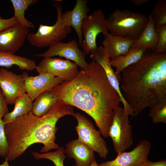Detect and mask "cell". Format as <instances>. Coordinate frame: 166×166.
Listing matches in <instances>:
<instances>
[{"label": "cell", "mask_w": 166, "mask_h": 166, "mask_svg": "<svg viewBox=\"0 0 166 166\" xmlns=\"http://www.w3.org/2000/svg\"><path fill=\"white\" fill-rule=\"evenodd\" d=\"M52 90L58 102L85 112L93 119L101 135L109 136L115 111L121 101L98 63L92 60L87 69L80 70L72 80L63 81Z\"/></svg>", "instance_id": "obj_1"}, {"label": "cell", "mask_w": 166, "mask_h": 166, "mask_svg": "<svg viewBox=\"0 0 166 166\" xmlns=\"http://www.w3.org/2000/svg\"><path fill=\"white\" fill-rule=\"evenodd\" d=\"M121 73L120 90L134 116L149 108L150 117L166 104V52L147 49Z\"/></svg>", "instance_id": "obj_2"}, {"label": "cell", "mask_w": 166, "mask_h": 166, "mask_svg": "<svg viewBox=\"0 0 166 166\" xmlns=\"http://www.w3.org/2000/svg\"><path fill=\"white\" fill-rule=\"evenodd\" d=\"M74 113L72 106L58 102L42 117H36L30 111L5 123L4 130L8 145L5 160H14L35 143L44 145L41 152L57 149L59 145L55 141L58 129L56 123L61 117L67 115L73 116Z\"/></svg>", "instance_id": "obj_3"}, {"label": "cell", "mask_w": 166, "mask_h": 166, "mask_svg": "<svg viewBox=\"0 0 166 166\" xmlns=\"http://www.w3.org/2000/svg\"><path fill=\"white\" fill-rule=\"evenodd\" d=\"M148 17L127 9H116L106 19L108 31L113 35L136 40L145 27Z\"/></svg>", "instance_id": "obj_4"}, {"label": "cell", "mask_w": 166, "mask_h": 166, "mask_svg": "<svg viewBox=\"0 0 166 166\" xmlns=\"http://www.w3.org/2000/svg\"><path fill=\"white\" fill-rule=\"evenodd\" d=\"M57 14L56 22L52 26L40 24L36 32L29 34L27 39L33 46L45 47L61 42L71 32L70 27L66 26L62 18V8L57 3H53Z\"/></svg>", "instance_id": "obj_5"}, {"label": "cell", "mask_w": 166, "mask_h": 166, "mask_svg": "<svg viewBox=\"0 0 166 166\" xmlns=\"http://www.w3.org/2000/svg\"><path fill=\"white\" fill-rule=\"evenodd\" d=\"M129 114L124 108L118 107L115 110L109 128L108 135L112 139L115 152H124L133 144L132 126L129 124Z\"/></svg>", "instance_id": "obj_6"}, {"label": "cell", "mask_w": 166, "mask_h": 166, "mask_svg": "<svg viewBox=\"0 0 166 166\" xmlns=\"http://www.w3.org/2000/svg\"><path fill=\"white\" fill-rule=\"evenodd\" d=\"M81 29L83 36L81 45L85 54H91L98 48L96 38L98 35L102 33L104 36L108 32L106 19L103 10L99 9L84 20Z\"/></svg>", "instance_id": "obj_7"}, {"label": "cell", "mask_w": 166, "mask_h": 166, "mask_svg": "<svg viewBox=\"0 0 166 166\" xmlns=\"http://www.w3.org/2000/svg\"><path fill=\"white\" fill-rule=\"evenodd\" d=\"M73 116L77 119V124L75 129L78 140L88 145L100 158H106L109 153L106 142L101 136L99 130H97L93 123L84 115L78 113Z\"/></svg>", "instance_id": "obj_8"}, {"label": "cell", "mask_w": 166, "mask_h": 166, "mask_svg": "<svg viewBox=\"0 0 166 166\" xmlns=\"http://www.w3.org/2000/svg\"><path fill=\"white\" fill-rule=\"evenodd\" d=\"M35 56L43 58L56 56L63 57L73 61L81 70L87 69L89 65L86 61V54L79 48L77 41L74 39L67 42L61 41L52 45L45 52Z\"/></svg>", "instance_id": "obj_9"}, {"label": "cell", "mask_w": 166, "mask_h": 166, "mask_svg": "<svg viewBox=\"0 0 166 166\" xmlns=\"http://www.w3.org/2000/svg\"><path fill=\"white\" fill-rule=\"evenodd\" d=\"M35 69L39 74L49 73L69 81L73 79L79 72L78 66L71 61L58 58H43Z\"/></svg>", "instance_id": "obj_10"}, {"label": "cell", "mask_w": 166, "mask_h": 166, "mask_svg": "<svg viewBox=\"0 0 166 166\" xmlns=\"http://www.w3.org/2000/svg\"><path fill=\"white\" fill-rule=\"evenodd\" d=\"M151 147L149 141L142 140L131 151L117 154L114 159L101 163L98 166H142L148 159Z\"/></svg>", "instance_id": "obj_11"}, {"label": "cell", "mask_w": 166, "mask_h": 166, "mask_svg": "<svg viewBox=\"0 0 166 166\" xmlns=\"http://www.w3.org/2000/svg\"><path fill=\"white\" fill-rule=\"evenodd\" d=\"M24 80L26 93L33 101L40 94L52 90L62 82L61 78L49 73H41L35 76H29L24 72L22 75Z\"/></svg>", "instance_id": "obj_12"}, {"label": "cell", "mask_w": 166, "mask_h": 166, "mask_svg": "<svg viewBox=\"0 0 166 166\" xmlns=\"http://www.w3.org/2000/svg\"><path fill=\"white\" fill-rule=\"evenodd\" d=\"M29 28L19 23L0 31V51L15 54L23 46Z\"/></svg>", "instance_id": "obj_13"}, {"label": "cell", "mask_w": 166, "mask_h": 166, "mask_svg": "<svg viewBox=\"0 0 166 166\" xmlns=\"http://www.w3.org/2000/svg\"><path fill=\"white\" fill-rule=\"evenodd\" d=\"M0 88L10 105L14 104L18 97L26 93L22 76L3 68L0 69Z\"/></svg>", "instance_id": "obj_14"}, {"label": "cell", "mask_w": 166, "mask_h": 166, "mask_svg": "<svg viewBox=\"0 0 166 166\" xmlns=\"http://www.w3.org/2000/svg\"><path fill=\"white\" fill-rule=\"evenodd\" d=\"M90 58L98 63L103 69L107 78L113 87L117 91L122 103L125 111L134 116L130 108L123 98L120 89L121 76L116 73L110 63V59L104 53L102 46L98 47L97 50L90 54Z\"/></svg>", "instance_id": "obj_15"}, {"label": "cell", "mask_w": 166, "mask_h": 166, "mask_svg": "<svg viewBox=\"0 0 166 166\" xmlns=\"http://www.w3.org/2000/svg\"><path fill=\"white\" fill-rule=\"evenodd\" d=\"M86 0H77L75 5L71 10L62 13L63 22L67 26L72 27L74 29L78 38L79 45L81 46L83 41L81 27L83 21L88 17L90 11Z\"/></svg>", "instance_id": "obj_16"}, {"label": "cell", "mask_w": 166, "mask_h": 166, "mask_svg": "<svg viewBox=\"0 0 166 166\" xmlns=\"http://www.w3.org/2000/svg\"><path fill=\"white\" fill-rule=\"evenodd\" d=\"M102 42L103 52L111 60L117 57L125 55L129 52L130 48L135 40L114 36L109 32L104 36Z\"/></svg>", "instance_id": "obj_17"}, {"label": "cell", "mask_w": 166, "mask_h": 166, "mask_svg": "<svg viewBox=\"0 0 166 166\" xmlns=\"http://www.w3.org/2000/svg\"><path fill=\"white\" fill-rule=\"evenodd\" d=\"M65 146L67 156L74 159L77 166H89L96 160L94 152L86 144L78 139L70 141Z\"/></svg>", "instance_id": "obj_18"}, {"label": "cell", "mask_w": 166, "mask_h": 166, "mask_svg": "<svg viewBox=\"0 0 166 166\" xmlns=\"http://www.w3.org/2000/svg\"><path fill=\"white\" fill-rule=\"evenodd\" d=\"M148 23L139 38L130 49L143 47L155 50L159 40V34L156 31L154 22L150 14L148 16Z\"/></svg>", "instance_id": "obj_19"}, {"label": "cell", "mask_w": 166, "mask_h": 166, "mask_svg": "<svg viewBox=\"0 0 166 166\" xmlns=\"http://www.w3.org/2000/svg\"><path fill=\"white\" fill-rule=\"evenodd\" d=\"M16 65L22 70L32 71L37 66L34 60L15 55L13 53L0 51V66L7 68Z\"/></svg>", "instance_id": "obj_20"}, {"label": "cell", "mask_w": 166, "mask_h": 166, "mask_svg": "<svg viewBox=\"0 0 166 166\" xmlns=\"http://www.w3.org/2000/svg\"><path fill=\"white\" fill-rule=\"evenodd\" d=\"M57 102L56 96L52 90L45 91L35 99L31 112L36 117H42L47 113Z\"/></svg>", "instance_id": "obj_21"}, {"label": "cell", "mask_w": 166, "mask_h": 166, "mask_svg": "<svg viewBox=\"0 0 166 166\" xmlns=\"http://www.w3.org/2000/svg\"><path fill=\"white\" fill-rule=\"evenodd\" d=\"M147 49L143 47L130 49L127 54L120 56L113 60H110L111 66L116 69V73L120 74L126 67L138 61Z\"/></svg>", "instance_id": "obj_22"}, {"label": "cell", "mask_w": 166, "mask_h": 166, "mask_svg": "<svg viewBox=\"0 0 166 166\" xmlns=\"http://www.w3.org/2000/svg\"><path fill=\"white\" fill-rule=\"evenodd\" d=\"M14 104V110L3 117V121L5 123L12 121L19 116L27 114L32 109V101L26 93L18 97Z\"/></svg>", "instance_id": "obj_23"}, {"label": "cell", "mask_w": 166, "mask_h": 166, "mask_svg": "<svg viewBox=\"0 0 166 166\" xmlns=\"http://www.w3.org/2000/svg\"><path fill=\"white\" fill-rule=\"evenodd\" d=\"M14 9L13 16L22 26L34 28V24L28 21L25 16V11L28 7L38 2L37 0H11Z\"/></svg>", "instance_id": "obj_24"}, {"label": "cell", "mask_w": 166, "mask_h": 166, "mask_svg": "<svg viewBox=\"0 0 166 166\" xmlns=\"http://www.w3.org/2000/svg\"><path fill=\"white\" fill-rule=\"evenodd\" d=\"M31 153L37 160L42 159H47L51 161L55 166H64V161L66 158L65 155V149L63 147H59L56 151L40 154L32 152Z\"/></svg>", "instance_id": "obj_25"}, {"label": "cell", "mask_w": 166, "mask_h": 166, "mask_svg": "<svg viewBox=\"0 0 166 166\" xmlns=\"http://www.w3.org/2000/svg\"><path fill=\"white\" fill-rule=\"evenodd\" d=\"M155 29L166 25V0H159L150 14Z\"/></svg>", "instance_id": "obj_26"}, {"label": "cell", "mask_w": 166, "mask_h": 166, "mask_svg": "<svg viewBox=\"0 0 166 166\" xmlns=\"http://www.w3.org/2000/svg\"><path fill=\"white\" fill-rule=\"evenodd\" d=\"M159 34V40L155 51L157 53L166 52V25L156 29Z\"/></svg>", "instance_id": "obj_27"}, {"label": "cell", "mask_w": 166, "mask_h": 166, "mask_svg": "<svg viewBox=\"0 0 166 166\" xmlns=\"http://www.w3.org/2000/svg\"><path fill=\"white\" fill-rule=\"evenodd\" d=\"M5 123L0 119V157H5L8 150V143L6 136L4 125Z\"/></svg>", "instance_id": "obj_28"}, {"label": "cell", "mask_w": 166, "mask_h": 166, "mask_svg": "<svg viewBox=\"0 0 166 166\" xmlns=\"http://www.w3.org/2000/svg\"><path fill=\"white\" fill-rule=\"evenodd\" d=\"M151 117L153 123H166V104L155 111Z\"/></svg>", "instance_id": "obj_29"}, {"label": "cell", "mask_w": 166, "mask_h": 166, "mask_svg": "<svg viewBox=\"0 0 166 166\" xmlns=\"http://www.w3.org/2000/svg\"><path fill=\"white\" fill-rule=\"evenodd\" d=\"M7 103L0 88V119H2L8 113L9 110Z\"/></svg>", "instance_id": "obj_30"}, {"label": "cell", "mask_w": 166, "mask_h": 166, "mask_svg": "<svg viewBox=\"0 0 166 166\" xmlns=\"http://www.w3.org/2000/svg\"><path fill=\"white\" fill-rule=\"evenodd\" d=\"M18 23L17 19L14 16L7 19L0 18V31L4 29L13 26Z\"/></svg>", "instance_id": "obj_31"}, {"label": "cell", "mask_w": 166, "mask_h": 166, "mask_svg": "<svg viewBox=\"0 0 166 166\" xmlns=\"http://www.w3.org/2000/svg\"><path fill=\"white\" fill-rule=\"evenodd\" d=\"M142 166H166V160H161L159 161L153 162L147 159Z\"/></svg>", "instance_id": "obj_32"}, {"label": "cell", "mask_w": 166, "mask_h": 166, "mask_svg": "<svg viewBox=\"0 0 166 166\" xmlns=\"http://www.w3.org/2000/svg\"><path fill=\"white\" fill-rule=\"evenodd\" d=\"M129 1L135 5L138 6L144 4L149 1L148 0H130Z\"/></svg>", "instance_id": "obj_33"}, {"label": "cell", "mask_w": 166, "mask_h": 166, "mask_svg": "<svg viewBox=\"0 0 166 166\" xmlns=\"http://www.w3.org/2000/svg\"><path fill=\"white\" fill-rule=\"evenodd\" d=\"M73 166H77V165H73ZM89 166H98V164L97 163L96 160H95L92 164Z\"/></svg>", "instance_id": "obj_34"}, {"label": "cell", "mask_w": 166, "mask_h": 166, "mask_svg": "<svg viewBox=\"0 0 166 166\" xmlns=\"http://www.w3.org/2000/svg\"><path fill=\"white\" fill-rule=\"evenodd\" d=\"M0 166H10L8 163V161L6 160H5L4 161L3 163L0 164Z\"/></svg>", "instance_id": "obj_35"}]
</instances>
